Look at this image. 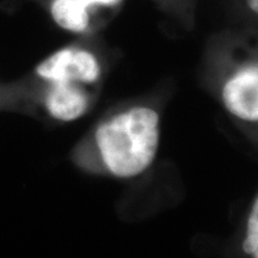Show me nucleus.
<instances>
[{
    "instance_id": "39448f33",
    "label": "nucleus",
    "mask_w": 258,
    "mask_h": 258,
    "mask_svg": "<svg viewBox=\"0 0 258 258\" xmlns=\"http://www.w3.org/2000/svg\"><path fill=\"white\" fill-rule=\"evenodd\" d=\"M89 6L84 0H53L50 15L60 28L71 32H84L90 27Z\"/></svg>"
},
{
    "instance_id": "f03ea898",
    "label": "nucleus",
    "mask_w": 258,
    "mask_h": 258,
    "mask_svg": "<svg viewBox=\"0 0 258 258\" xmlns=\"http://www.w3.org/2000/svg\"><path fill=\"white\" fill-rule=\"evenodd\" d=\"M36 74L49 84L74 83L88 86L101 78L102 67L92 51L83 48H61L37 64Z\"/></svg>"
},
{
    "instance_id": "423d86ee",
    "label": "nucleus",
    "mask_w": 258,
    "mask_h": 258,
    "mask_svg": "<svg viewBox=\"0 0 258 258\" xmlns=\"http://www.w3.org/2000/svg\"><path fill=\"white\" fill-rule=\"evenodd\" d=\"M243 249L252 258H258V201L251 206L246 220V235L243 243Z\"/></svg>"
},
{
    "instance_id": "7ed1b4c3",
    "label": "nucleus",
    "mask_w": 258,
    "mask_h": 258,
    "mask_svg": "<svg viewBox=\"0 0 258 258\" xmlns=\"http://www.w3.org/2000/svg\"><path fill=\"white\" fill-rule=\"evenodd\" d=\"M225 109L238 120L258 121V67L256 62L241 64L225 80L221 89Z\"/></svg>"
},
{
    "instance_id": "0eeeda50",
    "label": "nucleus",
    "mask_w": 258,
    "mask_h": 258,
    "mask_svg": "<svg viewBox=\"0 0 258 258\" xmlns=\"http://www.w3.org/2000/svg\"><path fill=\"white\" fill-rule=\"evenodd\" d=\"M89 8L92 6H115L120 4L122 0H84Z\"/></svg>"
},
{
    "instance_id": "f257e3e1",
    "label": "nucleus",
    "mask_w": 258,
    "mask_h": 258,
    "mask_svg": "<svg viewBox=\"0 0 258 258\" xmlns=\"http://www.w3.org/2000/svg\"><path fill=\"white\" fill-rule=\"evenodd\" d=\"M160 116L150 106H132L97 125L95 145L106 172L121 179L143 175L156 160Z\"/></svg>"
},
{
    "instance_id": "20e7f679",
    "label": "nucleus",
    "mask_w": 258,
    "mask_h": 258,
    "mask_svg": "<svg viewBox=\"0 0 258 258\" xmlns=\"http://www.w3.org/2000/svg\"><path fill=\"white\" fill-rule=\"evenodd\" d=\"M44 106L50 117L60 122L82 118L90 108V96L83 85L53 83L44 97Z\"/></svg>"
},
{
    "instance_id": "6e6552de",
    "label": "nucleus",
    "mask_w": 258,
    "mask_h": 258,
    "mask_svg": "<svg viewBox=\"0 0 258 258\" xmlns=\"http://www.w3.org/2000/svg\"><path fill=\"white\" fill-rule=\"evenodd\" d=\"M246 2L247 6H249V9L251 11L254 12V14H257L258 12V0H245Z\"/></svg>"
}]
</instances>
